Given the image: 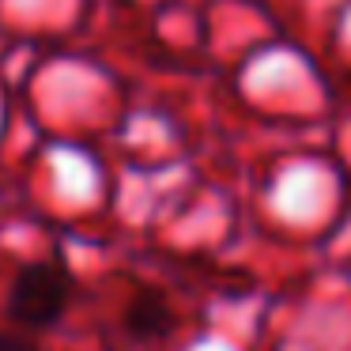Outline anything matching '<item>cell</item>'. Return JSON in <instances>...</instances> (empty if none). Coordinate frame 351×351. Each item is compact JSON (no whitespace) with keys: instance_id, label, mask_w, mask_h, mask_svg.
Listing matches in <instances>:
<instances>
[{"instance_id":"obj_3","label":"cell","mask_w":351,"mask_h":351,"mask_svg":"<svg viewBox=\"0 0 351 351\" xmlns=\"http://www.w3.org/2000/svg\"><path fill=\"white\" fill-rule=\"evenodd\" d=\"M0 351H42L34 340H27V336H19V332H4L0 328Z\"/></svg>"},{"instance_id":"obj_1","label":"cell","mask_w":351,"mask_h":351,"mask_svg":"<svg viewBox=\"0 0 351 351\" xmlns=\"http://www.w3.org/2000/svg\"><path fill=\"white\" fill-rule=\"evenodd\" d=\"M72 298H76V280H72L69 265L57 257H38L19 265V272L12 276L4 310L16 325L38 332V328L61 325Z\"/></svg>"},{"instance_id":"obj_2","label":"cell","mask_w":351,"mask_h":351,"mask_svg":"<svg viewBox=\"0 0 351 351\" xmlns=\"http://www.w3.org/2000/svg\"><path fill=\"white\" fill-rule=\"evenodd\" d=\"M121 325L132 340H162V336L174 332L178 317H174V306L167 302V295L155 287H140L136 295L125 302L121 310Z\"/></svg>"}]
</instances>
